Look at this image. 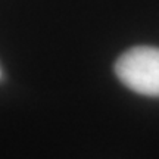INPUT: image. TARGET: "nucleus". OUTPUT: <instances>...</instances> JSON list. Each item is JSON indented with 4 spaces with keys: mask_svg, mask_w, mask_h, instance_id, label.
<instances>
[{
    "mask_svg": "<svg viewBox=\"0 0 159 159\" xmlns=\"http://www.w3.org/2000/svg\"><path fill=\"white\" fill-rule=\"evenodd\" d=\"M115 74L131 91L159 97V47L136 46L128 49L115 62Z\"/></svg>",
    "mask_w": 159,
    "mask_h": 159,
    "instance_id": "nucleus-1",
    "label": "nucleus"
},
{
    "mask_svg": "<svg viewBox=\"0 0 159 159\" xmlns=\"http://www.w3.org/2000/svg\"><path fill=\"white\" fill-rule=\"evenodd\" d=\"M0 78H2V71H0Z\"/></svg>",
    "mask_w": 159,
    "mask_h": 159,
    "instance_id": "nucleus-2",
    "label": "nucleus"
}]
</instances>
